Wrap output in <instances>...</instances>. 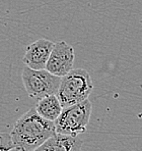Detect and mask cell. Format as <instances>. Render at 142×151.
I'll return each mask as SVG.
<instances>
[{
  "mask_svg": "<svg viewBox=\"0 0 142 151\" xmlns=\"http://www.w3.org/2000/svg\"><path fill=\"white\" fill-rule=\"evenodd\" d=\"M82 144L78 137L56 133L33 151H80Z\"/></svg>",
  "mask_w": 142,
  "mask_h": 151,
  "instance_id": "obj_7",
  "label": "cell"
},
{
  "mask_svg": "<svg viewBox=\"0 0 142 151\" xmlns=\"http://www.w3.org/2000/svg\"><path fill=\"white\" fill-rule=\"evenodd\" d=\"M53 47L54 42L45 38L33 42L26 48L23 58L24 64L34 70H44Z\"/></svg>",
  "mask_w": 142,
  "mask_h": 151,
  "instance_id": "obj_6",
  "label": "cell"
},
{
  "mask_svg": "<svg viewBox=\"0 0 142 151\" xmlns=\"http://www.w3.org/2000/svg\"><path fill=\"white\" fill-rule=\"evenodd\" d=\"M94 84L90 75L83 68H72L61 77L56 95L62 107H67L88 99Z\"/></svg>",
  "mask_w": 142,
  "mask_h": 151,
  "instance_id": "obj_2",
  "label": "cell"
},
{
  "mask_svg": "<svg viewBox=\"0 0 142 151\" xmlns=\"http://www.w3.org/2000/svg\"><path fill=\"white\" fill-rule=\"evenodd\" d=\"M16 151H33L56 134L54 122L43 119L35 107L23 113L9 133Z\"/></svg>",
  "mask_w": 142,
  "mask_h": 151,
  "instance_id": "obj_1",
  "label": "cell"
},
{
  "mask_svg": "<svg viewBox=\"0 0 142 151\" xmlns=\"http://www.w3.org/2000/svg\"><path fill=\"white\" fill-rule=\"evenodd\" d=\"M21 79L28 95L33 99H39L49 95H56L61 77L55 76L47 70H34L24 66Z\"/></svg>",
  "mask_w": 142,
  "mask_h": 151,
  "instance_id": "obj_4",
  "label": "cell"
},
{
  "mask_svg": "<svg viewBox=\"0 0 142 151\" xmlns=\"http://www.w3.org/2000/svg\"><path fill=\"white\" fill-rule=\"evenodd\" d=\"M92 113V103L88 99L63 107L61 113L54 121L56 133L78 137L86 132Z\"/></svg>",
  "mask_w": 142,
  "mask_h": 151,
  "instance_id": "obj_3",
  "label": "cell"
},
{
  "mask_svg": "<svg viewBox=\"0 0 142 151\" xmlns=\"http://www.w3.org/2000/svg\"><path fill=\"white\" fill-rule=\"evenodd\" d=\"M75 53L72 46L65 41L54 43V47L50 53L45 70L51 74L63 77L73 68Z\"/></svg>",
  "mask_w": 142,
  "mask_h": 151,
  "instance_id": "obj_5",
  "label": "cell"
},
{
  "mask_svg": "<svg viewBox=\"0 0 142 151\" xmlns=\"http://www.w3.org/2000/svg\"><path fill=\"white\" fill-rule=\"evenodd\" d=\"M0 150H14V145L9 133H0Z\"/></svg>",
  "mask_w": 142,
  "mask_h": 151,
  "instance_id": "obj_9",
  "label": "cell"
},
{
  "mask_svg": "<svg viewBox=\"0 0 142 151\" xmlns=\"http://www.w3.org/2000/svg\"><path fill=\"white\" fill-rule=\"evenodd\" d=\"M35 109L43 119L50 122H54L60 115L63 107H62L57 95H49V96L43 97L38 100Z\"/></svg>",
  "mask_w": 142,
  "mask_h": 151,
  "instance_id": "obj_8",
  "label": "cell"
}]
</instances>
